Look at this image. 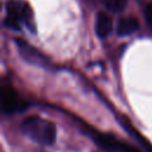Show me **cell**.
Returning <instances> with one entry per match:
<instances>
[{
    "label": "cell",
    "instance_id": "6da1fadb",
    "mask_svg": "<svg viewBox=\"0 0 152 152\" xmlns=\"http://www.w3.org/2000/svg\"><path fill=\"white\" fill-rule=\"evenodd\" d=\"M20 129L26 137L40 145L49 146L56 140L55 124L36 115L24 119L20 125Z\"/></svg>",
    "mask_w": 152,
    "mask_h": 152
},
{
    "label": "cell",
    "instance_id": "7a4b0ae2",
    "mask_svg": "<svg viewBox=\"0 0 152 152\" xmlns=\"http://www.w3.org/2000/svg\"><path fill=\"white\" fill-rule=\"evenodd\" d=\"M5 25L11 30H20L21 24H25L28 28L33 30V17L30 6L23 1L8 0L6 4Z\"/></svg>",
    "mask_w": 152,
    "mask_h": 152
},
{
    "label": "cell",
    "instance_id": "3957f363",
    "mask_svg": "<svg viewBox=\"0 0 152 152\" xmlns=\"http://www.w3.org/2000/svg\"><path fill=\"white\" fill-rule=\"evenodd\" d=\"M15 44H17V48H18V52L20 53V56L27 63L34 64V65H39V66H46V65H49V61H48L46 56H44L40 51H38L37 49H34L27 42L17 38L15 39Z\"/></svg>",
    "mask_w": 152,
    "mask_h": 152
},
{
    "label": "cell",
    "instance_id": "277c9868",
    "mask_svg": "<svg viewBox=\"0 0 152 152\" xmlns=\"http://www.w3.org/2000/svg\"><path fill=\"white\" fill-rule=\"evenodd\" d=\"M1 108L6 114H13L20 109V101L17 91L8 84L1 87Z\"/></svg>",
    "mask_w": 152,
    "mask_h": 152
},
{
    "label": "cell",
    "instance_id": "5b68a950",
    "mask_svg": "<svg viewBox=\"0 0 152 152\" xmlns=\"http://www.w3.org/2000/svg\"><path fill=\"white\" fill-rule=\"evenodd\" d=\"M93 138L103 148L119 151V152H140L139 150L134 148L133 146H131V145H128L126 142L119 141L118 139H115V138H113L110 135H106V134H101V133H94Z\"/></svg>",
    "mask_w": 152,
    "mask_h": 152
},
{
    "label": "cell",
    "instance_id": "8992f818",
    "mask_svg": "<svg viewBox=\"0 0 152 152\" xmlns=\"http://www.w3.org/2000/svg\"><path fill=\"white\" fill-rule=\"evenodd\" d=\"M113 30V21L108 14L104 12H99L95 19V32L99 38H107Z\"/></svg>",
    "mask_w": 152,
    "mask_h": 152
},
{
    "label": "cell",
    "instance_id": "52a82bcc",
    "mask_svg": "<svg viewBox=\"0 0 152 152\" xmlns=\"http://www.w3.org/2000/svg\"><path fill=\"white\" fill-rule=\"evenodd\" d=\"M139 21L134 17H125L121 18L116 26V32L119 36H128L139 30Z\"/></svg>",
    "mask_w": 152,
    "mask_h": 152
},
{
    "label": "cell",
    "instance_id": "ba28073f",
    "mask_svg": "<svg viewBox=\"0 0 152 152\" xmlns=\"http://www.w3.org/2000/svg\"><path fill=\"white\" fill-rule=\"evenodd\" d=\"M103 6L110 12H121L127 5V0H101Z\"/></svg>",
    "mask_w": 152,
    "mask_h": 152
},
{
    "label": "cell",
    "instance_id": "9c48e42d",
    "mask_svg": "<svg viewBox=\"0 0 152 152\" xmlns=\"http://www.w3.org/2000/svg\"><path fill=\"white\" fill-rule=\"evenodd\" d=\"M145 19L150 27H152V4H148L145 8Z\"/></svg>",
    "mask_w": 152,
    "mask_h": 152
}]
</instances>
